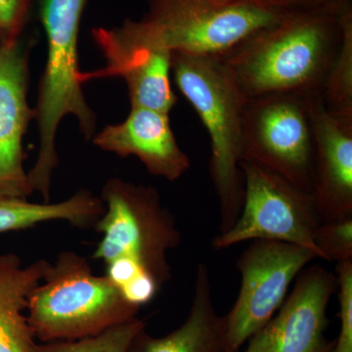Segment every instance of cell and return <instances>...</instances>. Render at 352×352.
<instances>
[{
  "label": "cell",
  "instance_id": "6da1fadb",
  "mask_svg": "<svg viewBox=\"0 0 352 352\" xmlns=\"http://www.w3.org/2000/svg\"><path fill=\"white\" fill-rule=\"evenodd\" d=\"M344 0L294 9L220 57L245 98L321 95L340 41Z\"/></svg>",
  "mask_w": 352,
  "mask_h": 352
},
{
  "label": "cell",
  "instance_id": "7a4b0ae2",
  "mask_svg": "<svg viewBox=\"0 0 352 352\" xmlns=\"http://www.w3.org/2000/svg\"><path fill=\"white\" fill-rule=\"evenodd\" d=\"M105 210L95 224L102 239L94 254L127 302L142 307L170 279L168 254L182 242L173 214L153 187L113 178L102 189Z\"/></svg>",
  "mask_w": 352,
  "mask_h": 352
},
{
  "label": "cell",
  "instance_id": "3957f363",
  "mask_svg": "<svg viewBox=\"0 0 352 352\" xmlns=\"http://www.w3.org/2000/svg\"><path fill=\"white\" fill-rule=\"evenodd\" d=\"M47 41V60L34 109L38 122V159L28 179L32 191L50 199L51 179L58 166L55 140L66 116H75L85 138H94L96 116L87 105L78 68V34L87 0H36Z\"/></svg>",
  "mask_w": 352,
  "mask_h": 352
},
{
  "label": "cell",
  "instance_id": "277c9868",
  "mask_svg": "<svg viewBox=\"0 0 352 352\" xmlns=\"http://www.w3.org/2000/svg\"><path fill=\"white\" fill-rule=\"evenodd\" d=\"M171 73L210 135V173L219 203V234L224 233L239 217L244 201L240 163L247 98L220 57L173 52Z\"/></svg>",
  "mask_w": 352,
  "mask_h": 352
},
{
  "label": "cell",
  "instance_id": "5b68a950",
  "mask_svg": "<svg viewBox=\"0 0 352 352\" xmlns=\"http://www.w3.org/2000/svg\"><path fill=\"white\" fill-rule=\"evenodd\" d=\"M27 310L36 339L51 342L94 337L136 318L139 308L106 275H94L87 259L67 251L32 289Z\"/></svg>",
  "mask_w": 352,
  "mask_h": 352
},
{
  "label": "cell",
  "instance_id": "8992f818",
  "mask_svg": "<svg viewBox=\"0 0 352 352\" xmlns=\"http://www.w3.org/2000/svg\"><path fill=\"white\" fill-rule=\"evenodd\" d=\"M292 10L251 0H149L144 19L171 52L223 57Z\"/></svg>",
  "mask_w": 352,
  "mask_h": 352
},
{
  "label": "cell",
  "instance_id": "52a82bcc",
  "mask_svg": "<svg viewBox=\"0 0 352 352\" xmlns=\"http://www.w3.org/2000/svg\"><path fill=\"white\" fill-rule=\"evenodd\" d=\"M315 96L279 94L248 99L241 161L258 164L312 193Z\"/></svg>",
  "mask_w": 352,
  "mask_h": 352
},
{
  "label": "cell",
  "instance_id": "ba28073f",
  "mask_svg": "<svg viewBox=\"0 0 352 352\" xmlns=\"http://www.w3.org/2000/svg\"><path fill=\"white\" fill-rule=\"evenodd\" d=\"M244 201L232 227L212 241L223 250L245 241H279L310 250L321 259L314 244L315 228L321 223L310 192L263 166L241 161Z\"/></svg>",
  "mask_w": 352,
  "mask_h": 352
},
{
  "label": "cell",
  "instance_id": "9c48e42d",
  "mask_svg": "<svg viewBox=\"0 0 352 352\" xmlns=\"http://www.w3.org/2000/svg\"><path fill=\"white\" fill-rule=\"evenodd\" d=\"M316 258L310 250L289 243L256 240L249 245L237 261L242 282L226 315V352L239 351L274 316L294 280Z\"/></svg>",
  "mask_w": 352,
  "mask_h": 352
},
{
  "label": "cell",
  "instance_id": "30bf717a",
  "mask_svg": "<svg viewBox=\"0 0 352 352\" xmlns=\"http://www.w3.org/2000/svg\"><path fill=\"white\" fill-rule=\"evenodd\" d=\"M92 36L106 60L103 69L80 73V82L96 78H124L131 107L170 113L175 105L170 83L171 51L145 19H127L120 27L96 28Z\"/></svg>",
  "mask_w": 352,
  "mask_h": 352
},
{
  "label": "cell",
  "instance_id": "8fae6325",
  "mask_svg": "<svg viewBox=\"0 0 352 352\" xmlns=\"http://www.w3.org/2000/svg\"><path fill=\"white\" fill-rule=\"evenodd\" d=\"M337 276L321 264L307 266L278 314L248 340L245 352H331L327 309Z\"/></svg>",
  "mask_w": 352,
  "mask_h": 352
},
{
  "label": "cell",
  "instance_id": "7c38bea8",
  "mask_svg": "<svg viewBox=\"0 0 352 352\" xmlns=\"http://www.w3.org/2000/svg\"><path fill=\"white\" fill-rule=\"evenodd\" d=\"M34 39L0 43V196L32 193L24 168L23 139L36 111L28 103L30 51Z\"/></svg>",
  "mask_w": 352,
  "mask_h": 352
},
{
  "label": "cell",
  "instance_id": "4fadbf2b",
  "mask_svg": "<svg viewBox=\"0 0 352 352\" xmlns=\"http://www.w3.org/2000/svg\"><path fill=\"white\" fill-rule=\"evenodd\" d=\"M314 194L320 222L352 217V118L328 112L314 98Z\"/></svg>",
  "mask_w": 352,
  "mask_h": 352
},
{
  "label": "cell",
  "instance_id": "5bb4252c",
  "mask_svg": "<svg viewBox=\"0 0 352 352\" xmlns=\"http://www.w3.org/2000/svg\"><path fill=\"white\" fill-rule=\"evenodd\" d=\"M94 142L119 157H138L151 175L170 182L182 177L191 166L176 141L168 113L131 107L124 122L102 129Z\"/></svg>",
  "mask_w": 352,
  "mask_h": 352
},
{
  "label": "cell",
  "instance_id": "9a60e30c",
  "mask_svg": "<svg viewBox=\"0 0 352 352\" xmlns=\"http://www.w3.org/2000/svg\"><path fill=\"white\" fill-rule=\"evenodd\" d=\"M226 317L217 314L208 266L197 267L188 316L175 331L156 338L141 330L129 352H226Z\"/></svg>",
  "mask_w": 352,
  "mask_h": 352
},
{
  "label": "cell",
  "instance_id": "2e32d148",
  "mask_svg": "<svg viewBox=\"0 0 352 352\" xmlns=\"http://www.w3.org/2000/svg\"><path fill=\"white\" fill-rule=\"evenodd\" d=\"M50 265L39 259L23 267L16 254L0 256V352H36V337L24 311Z\"/></svg>",
  "mask_w": 352,
  "mask_h": 352
},
{
  "label": "cell",
  "instance_id": "e0dca14e",
  "mask_svg": "<svg viewBox=\"0 0 352 352\" xmlns=\"http://www.w3.org/2000/svg\"><path fill=\"white\" fill-rule=\"evenodd\" d=\"M104 210L103 201L87 190L55 204H34L25 199L0 196V234L54 220L68 221L80 228L95 226Z\"/></svg>",
  "mask_w": 352,
  "mask_h": 352
},
{
  "label": "cell",
  "instance_id": "ac0fdd59",
  "mask_svg": "<svg viewBox=\"0 0 352 352\" xmlns=\"http://www.w3.org/2000/svg\"><path fill=\"white\" fill-rule=\"evenodd\" d=\"M340 41L321 90L328 112L352 118V10L344 0L340 15Z\"/></svg>",
  "mask_w": 352,
  "mask_h": 352
},
{
  "label": "cell",
  "instance_id": "d6986e66",
  "mask_svg": "<svg viewBox=\"0 0 352 352\" xmlns=\"http://www.w3.org/2000/svg\"><path fill=\"white\" fill-rule=\"evenodd\" d=\"M144 328V322L136 317L94 337L36 344V352H129L134 337Z\"/></svg>",
  "mask_w": 352,
  "mask_h": 352
},
{
  "label": "cell",
  "instance_id": "ffe728a7",
  "mask_svg": "<svg viewBox=\"0 0 352 352\" xmlns=\"http://www.w3.org/2000/svg\"><path fill=\"white\" fill-rule=\"evenodd\" d=\"M314 241L321 259L352 261V217L322 222L315 228Z\"/></svg>",
  "mask_w": 352,
  "mask_h": 352
},
{
  "label": "cell",
  "instance_id": "44dd1931",
  "mask_svg": "<svg viewBox=\"0 0 352 352\" xmlns=\"http://www.w3.org/2000/svg\"><path fill=\"white\" fill-rule=\"evenodd\" d=\"M340 328L331 352H352V261L337 264Z\"/></svg>",
  "mask_w": 352,
  "mask_h": 352
},
{
  "label": "cell",
  "instance_id": "7402d4cb",
  "mask_svg": "<svg viewBox=\"0 0 352 352\" xmlns=\"http://www.w3.org/2000/svg\"><path fill=\"white\" fill-rule=\"evenodd\" d=\"M32 0H0V43H10L23 36L31 15Z\"/></svg>",
  "mask_w": 352,
  "mask_h": 352
},
{
  "label": "cell",
  "instance_id": "603a6c76",
  "mask_svg": "<svg viewBox=\"0 0 352 352\" xmlns=\"http://www.w3.org/2000/svg\"><path fill=\"white\" fill-rule=\"evenodd\" d=\"M251 1L265 6L275 7V8L296 9L311 6V4L321 3L323 0H251Z\"/></svg>",
  "mask_w": 352,
  "mask_h": 352
},
{
  "label": "cell",
  "instance_id": "cb8c5ba5",
  "mask_svg": "<svg viewBox=\"0 0 352 352\" xmlns=\"http://www.w3.org/2000/svg\"><path fill=\"white\" fill-rule=\"evenodd\" d=\"M238 352H239V351H238Z\"/></svg>",
  "mask_w": 352,
  "mask_h": 352
}]
</instances>
